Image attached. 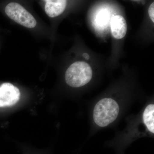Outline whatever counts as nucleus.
<instances>
[{"label":"nucleus","mask_w":154,"mask_h":154,"mask_svg":"<svg viewBox=\"0 0 154 154\" xmlns=\"http://www.w3.org/2000/svg\"><path fill=\"white\" fill-rule=\"evenodd\" d=\"M154 3H152L149 7L148 13L149 16L153 22H154Z\"/></svg>","instance_id":"6e6552de"},{"label":"nucleus","mask_w":154,"mask_h":154,"mask_svg":"<svg viewBox=\"0 0 154 154\" xmlns=\"http://www.w3.org/2000/svg\"><path fill=\"white\" fill-rule=\"evenodd\" d=\"M83 56L85 58L86 60H89L90 59V55L87 53H84L83 54Z\"/></svg>","instance_id":"1a4fd4ad"},{"label":"nucleus","mask_w":154,"mask_h":154,"mask_svg":"<svg viewBox=\"0 0 154 154\" xmlns=\"http://www.w3.org/2000/svg\"><path fill=\"white\" fill-rule=\"evenodd\" d=\"M119 110V106L115 100L110 98L101 99L94 107V121L98 126H107L117 118Z\"/></svg>","instance_id":"f257e3e1"},{"label":"nucleus","mask_w":154,"mask_h":154,"mask_svg":"<svg viewBox=\"0 0 154 154\" xmlns=\"http://www.w3.org/2000/svg\"><path fill=\"white\" fill-rule=\"evenodd\" d=\"M92 75L93 71L89 64L84 61H77L66 70V82L72 88H79L89 83Z\"/></svg>","instance_id":"f03ea898"},{"label":"nucleus","mask_w":154,"mask_h":154,"mask_svg":"<svg viewBox=\"0 0 154 154\" xmlns=\"http://www.w3.org/2000/svg\"><path fill=\"white\" fill-rule=\"evenodd\" d=\"M5 12L10 19L27 28H33L36 25L34 17L20 4L11 2L6 6Z\"/></svg>","instance_id":"7ed1b4c3"},{"label":"nucleus","mask_w":154,"mask_h":154,"mask_svg":"<svg viewBox=\"0 0 154 154\" xmlns=\"http://www.w3.org/2000/svg\"><path fill=\"white\" fill-rule=\"evenodd\" d=\"M110 28L112 35L116 39H121L126 35L127 25L125 19L121 15H116L112 17Z\"/></svg>","instance_id":"39448f33"},{"label":"nucleus","mask_w":154,"mask_h":154,"mask_svg":"<svg viewBox=\"0 0 154 154\" xmlns=\"http://www.w3.org/2000/svg\"><path fill=\"white\" fill-rule=\"evenodd\" d=\"M44 2L45 3V13L51 18H54L61 15L66 8L67 1L65 0H46Z\"/></svg>","instance_id":"423d86ee"},{"label":"nucleus","mask_w":154,"mask_h":154,"mask_svg":"<svg viewBox=\"0 0 154 154\" xmlns=\"http://www.w3.org/2000/svg\"><path fill=\"white\" fill-rule=\"evenodd\" d=\"M20 97L19 89L13 84L5 83L0 86V107L15 105Z\"/></svg>","instance_id":"20e7f679"},{"label":"nucleus","mask_w":154,"mask_h":154,"mask_svg":"<svg viewBox=\"0 0 154 154\" xmlns=\"http://www.w3.org/2000/svg\"><path fill=\"white\" fill-rule=\"evenodd\" d=\"M154 105H148L143 113V118L144 123L151 132L154 133Z\"/></svg>","instance_id":"0eeeda50"}]
</instances>
